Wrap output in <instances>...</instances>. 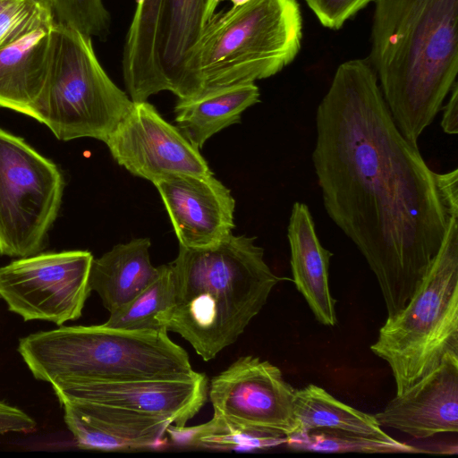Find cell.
Wrapping results in <instances>:
<instances>
[{"instance_id":"cell-6","label":"cell","mask_w":458,"mask_h":458,"mask_svg":"<svg viewBox=\"0 0 458 458\" xmlns=\"http://www.w3.org/2000/svg\"><path fill=\"white\" fill-rule=\"evenodd\" d=\"M371 352L387 362L396 394L458 354V218L406 305L387 317Z\"/></svg>"},{"instance_id":"cell-8","label":"cell","mask_w":458,"mask_h":458,"mask_svg":"<svg viewBox=\"0 0 458 458\" xmlns=\"http://www.w3.org/2000/svg\"><path fill=\"white\" fill-rule=\"evenodd\" d=\"M64 179L57 165L0 127V254L25 258L45 248Z\"/></svg>"},{"instance_id":"cell-2","label":"cell","mask_w":458,"mask_h":458,"mask_svg":"<svg viewBox=\"0 0 458 458\" xmlns=\"http://www.w3.org/2000/svg\"><path fill=\"white\" fill-rule=\"evenodd\" d=\"M368 61L403 135L417 144L458 73V0H373Z\"/></svg>"},{"instance_id":"cell-4","label":"cell","mask_w":458,"mask_h":458,"mask_svg":"<svg viewBox=\"0 0 458 458\" xmlns=\"http://www.w3.org/2000/svg\"><path fill=\"white\" fill-rule=\"evenodd\" d=\"M166 330L72 326L30 334L18 352L33 377L50 383L174 379L194 376L186 351Z\"/></svg>"},{"instance_id":"cell-5","label":"cell","mask_w":458,"mask_h":458,"mask_svg":"<svg viewBox=\"0 0 458 458\" xmlns=\"http://www.w3.org/2000/svg\"><path fill=\"white\" fill-rule=\"evenodd\" d=\"M301 38L297 0H250L215 13L187 62L192 96L278 73L295 59Z\"/></svg>"},{"instance_id":"cell-1","label":"cell","mask_w":458,"mask_h":458,"mask_svg":"<svg viewBox=\"0 0 458 458\" xmlns=\"http://www.w3.org/2000/svg\"><path fill=\"white\" fill-rule=\"evenodd\" d=\"M316 128L312 162L325 209L365 258L394 316L458 218V169L427 165L395 124L367 58L337 67Z\"/></svg>"},{"instance_id":"cell-11","label":"cell","mask_w":458,"mask_h":458,"mask_svg":"<svg viewBox=\"0 0 458 458\" xmlns=\"http://www.w3.org/2000/svg\"><path fill=\"white\" fill-rule=\"evenodd\" d=\"M105 143L118 165L152 183L173 174H213L199 149L148 101L133 102Z\"/></svg>"},{"instance_id":"cell-24","label":"cell","mask_w":458,"mask_h":458,"mask_svg":"<svg viewBox=\"0 0 458 458\" xmlns=\"http://www.w3.org/2000/svg\"><path fill=\"white\" fill-rule=\"evenodd\" d=\"M285 444L293 450L320 453L416 454L428 453L392 437H376L353 433L313 429L286 437Z\"/></svg>"},{"instance_id":"cell-17","label":"cell","mask_w":458,"mask_h":458,"mask_svg":"<svg viewBox=\"0 0 458 458\" xmlns=\"http://www.w3.org/2000/svg\"><path fill=\"white\" fill-rule=\"evenodd\" d=\"M287 237L293 280L316 319L322 325L337 324L335 303L329 287V264L333 253L320 243L309 207L294 202Z\"/></svg>"},{"instance_id":"cell-27","label":"cell","mask_w":458,"mask_h":458,"mask_svg":"<svg viewBox=\"0 0 458 458\" xmlns=\"http://www.w3.org/2000/svg\"><path fill=\"white\" fill-rule=\"evenodd\" d=\"M56 22L100 40L110 34L111 17L103 0H50Z\"/></svg>"},{"instance_id":"cell-15","label":"cell","mask_w":458,"mask_h":458,"mask_svg":"<svg viewBox=\"0 0 458 458\" xmlns=\"http://www.w3.org/2000/svg\"><path fill=\"white\" fill-rule=\"evenodd\" d=\"M64 422L81 449L125 451L155 447L165 442L172 422L165 418L117 407L65 403Z\"/></svg>"},{"instance_id":"cell-32","label":"cell","mask_w":458,"mask_h":458,"mask_svg":"<svg viewBox=\"0 0 458 458\" xmlns=\"http://www.w3.org/2000/svg\"><path fill=\"white\" fill-rule=\"evenodd\" d=\"M233 4L232 6H238V5H242L247 2H249L250 0H230Z\"/></svg>"},{"instance_id":"cell-29","label":"cell","mask_w":458,"mask_h":458,"mask_svg":"<svg viewBox=\"0 0 458 458\" xmlns=\"http://www.w3.org/2000/svg\"><path fill=\"white\" fill-rule=\"evenodd\" d=\"M36 428V421L29 414L0 401V434L29 433L34 431Z\"/></svg>"},{"instance_id":"cell-10","label":"cell","mask_w":458,"mask_h":458,"mask_svg":"<svg viewBox=\"0 0 458 458\" xmlns=\"http://www.w3.org/2000/svg\"><path fill=\"white\" fill-rule=\"evenodd\" d=\"M295 390L278 367L246 355L215 376L208 394L214 414L251 428L288 437L297 431Z\"/></svg>"},{"instance_id":"cell-22","label":"cell","mask_w":458,"mask_h":458,"mask_svg":"<svg viewBox=\"0 0 458 458\" xmlns=\"http://www.w3.org/2000/svg\"><path fill=\"white\" fill-rule=\"evenodd\" d=\"M293 411L297 422L295 433L331 429L367 437H389L374 415L345 404L317 385L310 384L295 390Z\"/></svg>"},{"instance_id":"cell-7","label":"cell","mask_w":458,"mask_h":458,"mask_svg":"<svg viewBox=\"0 0 458 458\" xmlns=\"http://www.w3.org/2000/svg\"><path fill=\"white\" fill-rule=\"evenodd\" d=\"M132 104L102 67L92 38L55 21L50 72L36 120L60 140L106 142Z\"/></svg>"},{"instance_id":"cell-28","label":"cell","mask_w":458,"mask_h":458,"mask_svg":"<svg viewBox=\"0 0 458 458\" xmlns=\"http://www.w3.org/2000/svg\"><path fill=\"white\" fill-rule=\"evenodd\" d=\"M318 21L330 30H339L373 0H304Z\"/></svg>"},{"instance_id":"cell-30","label":"cell","mask_w":458,"mask_h":458,"mask_svg":"<svg viewBox=\"0 0 458 458\" xmlns=\"http://www.w3.org/2000/svg\"><path fill=\"white\" fill-rule=\"evenodd\" d=\"M451 96L447 103L441 107L443 109V116L441 126L443 131L447 134L457 133V118H458V83L455 82L451 89Z\"/></svg>"},{"instance_id":"cell-31","label":"cell","mask_w":458,"mask_h":458,"mask_svg":"<svg viewBox=\"0 0 458 458\" xmlns=\"http://www.w3.org/2000/svg\"><path fill=\"white\" fill-rule=\"evenodd\" d=\"M221 0H205L206 22L214 15Z\"/></svg>"},{"instance_id":"cell-3","label":"cell","mask_w":458,"mask_h":458,"mask_svg":"<svg viewBox=\"0 0 458 458\" xmlns=\"http://www.w3.org/2000/svg\"><path fill=\"white\" fill-rule=\"evenodd\" d=\"M255 239L230 233L209 247L180 246L169 263L173 299L156 319L206 361L237 341L284 279L266 263Z\"/></svg>"},{"instance_id":"cell-25","label":"cell","mask_w":458,"mask_h":458,"mask_svg":"<svg viewBox=\"0 0 458 458\" xmlns=\"http://www.w3.org/2000/svg\"><path fill=\"white\" fill-rule=\"evenodd\" d=\"M173 293L171 266L162 265L158 277L128 303L110 313L104 325L131 331L166 330L156 318L161 311L169 307Z\"/></svg>"},{"instance_id":"cell-33","label":"cell","mask_w":458,"mask_h":458,"mask_svg":"<svg viewBox=\"0 0 458 458\" xmlns=\"http://www.w3.org/2000/svg\"><path fill=\"white\" fill-rule=\"evenodd\" d=\"M44 1H46V2H47V3H49V4H50V0H44Z\"/></svg>"},{"instance_id":"cell-23","label":"cell","mask_w":458,"mask_h":458,"mask_svg":"<svg viewBox=\"0 0 458 458\" xmlns=\"http://www.w3.org/2000/svg\"><path fill=\"white\" fill-rule=\"evenodd\" d=\"M166 433L175 445L220 451H253L286 441L279 434L251 428L213 414L210 420L191 427L169 425Z\"/></svg>"},{"instance_id":"cell-18","label":"cell","mask_w":458,"mask_h":458,"mask_svg":"<svg viewBox=\"0 0 458 458\" xmlns=\"http://www.w3.org/2000/svg\"><path fill=\"white\" fill-rule=\"evenodd\" d=\"M205 24V0L163 1L157 40L161 91H171L179 99L192 97L187 62Z\"/></svg>"},{"instance_id":"cell-9","label":"cell","mask_w":458,"mask_h":458,"mask_svg":"<svg viewBox=\"0 0 458 458\" xmlns=\"http://www.w3.org/2000/svg\"><path fill=\"white\" fill-rule=\"evenodd\" d=\"M88 250L38 253L0 267V297L25 321L58 326L81 316L90 293Z\"/></svg>"},{"instance_id":"cell-14","label":"cell","mask_w":458,"mask_h":458,"mask_svg":"<svg viewBox=\"0 0 458 458\" xmlns=\"http://www.w3.org/2000/svg\"><path fill=\"white\" fill-rule=\"evenodd\" d=\"M382 428L414 438L458 431V354L447 353L440 364L374 414Z\"/></svg>"},{"instance_id":"cell-16","label":"cell","mask_w":458,"mask_h":458,"mask_svg":"<svg viewBox=\"0 0 458 458\" xmlns=\"http://www.w3.org/2000/svg\"><path fill=\"white\" fill-rule=\"evenodd\" d=\"M55 22L0 49V107L36 120L50 72Z\"/></svg>"},{"instance_id":"cell-12","label":"cell","mask_w":458,"mask_h":458,"mask_svg":"<svg viewBox=\"0 0 458 458\" xmlns=\"http://www.w3.org/2000/svg\"><path fill=\"white\" fill-rule=\"evenodd\" d=\"M61 404L89 403L151 414L183 427L205 404L208 377L142 379L114 382L58 381L52 384Z\"/></svg>"},{"instance_id":"cell-20","label":"cell","mask_w":458,"mask_h":458,"mask_svg":"<svg viewBox=\"0 0 458 458\" xmlns=\"http://www.w3.org/2000/svg\"><path fill=\"white\" fill-rule=\"evenodd\" d=\"M150 245L148 238L133 239L93 259L89 288L98 294L109 313L128 303L158 277L162 265L151 264Z\"/></svg>"},{"instance_id":"cell-19","label":"cell","mask_w":458,"mask_h":458,"mask_svg":"<svg viewBox=\"0 0 458 458\" xmlns=\"http://www.w3.org/2000/svg\"><path fill=\"white\" fill-rule=\"evenodd\" d=\"M255 82L205 88L199 94L177 100L174 122L183 136L197 148L221 130L241 122L242 114L259 103Z\"/></svg>"},{"instance_id":"cell-13","label":"cell","mask_w":458,"mask_h":458,"mask_svg":"<svg viewBox=\"0 0 458 458\" xmlns=\"http://www.w3.org/2000/svg\"><path fill=\"white\" fill-rule=\"evenodd\" d=\"M153 184L180 246L206 248L232 233L235 200L230 190L213 174H173Z\"/></svg>"},{"instance_id":"cell-21","label":"cell","mask_w":458,"mask_h":458,"mask_svg":"<svg viewBox=\"0 0 458 458\" xmlns=\"http://www.w3.org/2000/svg\"><path fill=\"white\" fill-rule=\"evenodd\" d=\"M164 0H137L123 51V81L133 102L160 92L157 59L159 18Z\"/></svg>"},{"instance_id":"cell-26","label":"cell","mask_w":458,"mask_h":458,"mask_svg":"<svg viewBox=\"0 0 458 458\" xmlns=\"http://www.w3.org/2000/svg\"><path fill=\"white\" fill-rule=\"evenodd\" d=\"M55 21L44 0H0V49Z\"/></svg>"}]
</instances>
